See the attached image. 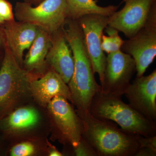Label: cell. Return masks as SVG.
<instances>
[{"label":"cell","instance_id":"obj_1","mask_svg":"<svg viewBox=\"0 0 156 156\" xmlns=\"http://www.w3.org/2000/svg\"><path fill=\"white\" fill-rule=\"evenodd\" d=\"M62 30L72 51L74 62L73 73L68 86L72 103L76 107L77 113L80 115L89 112L93 98L101 91V87L95 80L78 20L68 18Z\"/></svg>","mask_w":156,"mask_h":156},{"label":"cell","instance_id":"obj_2","mask_svg":"<svg viewBox=\"0 0 156 156\" xmlns=\"http://www.w3.org/2000/svg\"><path fill=\"white\" fill-rule=\"evenodd\" d=\"M79 116L83 127L82 136L97 156H135L139 150L141 136L126 132L110 120L95 118L89 112Z\"/></svg>","mask_w":156,"mask_h":156},{"label":"cell","instance_id":"obj_3","mask_svg":"<svg viewBox=\"0 0 156 156\" xmlns=\"http://www.w3.org/2000/svg\"><path fill=\"white\" fill-rule=\"evenodd\" d=\"M89 112L100 119L110 120L131 134L149 137L156 135V122L149 119L123 102L121 97L97 92L93 98Z\"/></svg>","mask_w":156,"mask_h":156},{"label":"cell","instance_id":"obj_4","mask_svg":"<svg viewBox=\"0 0 156 156\" xmlns=\"http://www.w3.org/2000/svg\"><path fill=\"white\" fill-rule=\"evenodd\" d=\"M32 80L6 43L0 67V121L31 95Z\"/></svg>","mask_w":156,"mask_h":156},{"label":"cell","instance_id":"obj_5","mask_svg":"<svg viewBox=\"0 0 156 156\" xmlns=\"http://www.w3.org/2000/svg\"><path fill=\"white\" fill-rule=\"evenodd\" d=\"M15 14L20 22L34 24L51 35L62 29L68 18L66 0H44L35 7L17 2Z\"/></svg>","mask_w":156,"mask_h":156},{"label":"cell","instance_id":"obj_6","mask_svg":"<svg viewBox=\"0 0 156 156\" xmlns=\"http://www.w3.org/2000/svg\"><path fill=\"white\" fill-rule=\"evenodd\" d=\"M55 135L64 144L76 147L83 135V122L69 101L62 96L53 98L47 105Z\"/></svg>","mask_w":156,"mask_h":156},{"label":"cell","instance_id":"obj_7","mask_svg":"<svg viewBox=\"0 0 156 156\" xmlns=\"http://www.w3.org/2000/svg\"><path fill=\"white\" fill-rule=\"evenodd\" d=\"M121 50L134 58L136 77L144 76L156 56V8L138 33L124 41Z\"/></svg>","mask_w":156,"mask_h":156},{"label":"cell","instance_id":"obj_8","mask_svg":"<svg viewBox=\"0 0 156 156\" xmlns=\"http://www.w3.org/2000/svg\"><path fill=\"white\" fill-rule=\"evenodd\" d=\"M136 72V65L131 55L121 50L108 54L101 85V92L122 97L130 86L131 78Z\"/></svg>","mask_w":156,"mask_h":156},{"label":"cell","instance_id":"obj_9","mask_svg":"<svg viewBox=\"0 0 156 156\" xmlns=\"http://www.w3.org/2000/svg\"><path fill=\"white\" fill-rule=\"evenodd\" d=\"M108 16L89 14L77 20L82 32L84 46L94 73L99 76L101 85L103 81L106 56L101 48L103 31L108 25Z\"/></svg>","mask_w":156,"mask_h":156},{"label":"cell","instance_id":"obj_10","mask_svg":"<svg viewBox=\"0 0 156 156\" xmlns=\"http://www.w3.org/2000/svg\"><path fill=\"white\" fill-rule=\"evenodd\" d=\"M125 5L109 17L108 26L122 33L128 39L134 37L145 25L156 8V0H123Z\"/></svg>","mask_w":156,"mask_h":156},{"label":"cell","instance_id":"obj_11","mask_svg":"<svg viewBox=\"0 0 156 156\" xmlns=\"http://www.w3.org/2000/svg\"><path fill=\"white\" fill-rule=\"evenodd\" d=\"M125 95L130 106L149 119L156 121V70L136 77Z\"/></svg>","mask_w":156,"mask_h":156},{"label":"cell","instance_id":"obj_12","mask_svg":"<svg viewBox=\"0 0 156 156\" xmlns=\"http://www.w3.org/2000/svg\"><path fill=\"white\" fill-rule=\"evenodd\" d=\"M52 36V44L46 57V63L68 84L72 76L74 67L72 51L62 29Z\"/></svg>","mask_w":156,"mask_h":156},{"label":"cell","instance_id":"obj_13","mask_svg":"<svg viewBox=\"0 0 156 156\" xmlns=\"http://www.w3.org/2000/svg\"><path fill=\"white\" fill-rule=\"evenodd\" d=\"M5 23L3 31L6 43L22 66L24 51L30 48L36 37L39 28L31 23L15 22L14 20Z\"/></svg>","mask_w":156,"mask_h":156},{"label":"cell","instance_id":"obj_14","mask_svg":"<svg viewBox=\"0 0 156 156\" xmlns=\"http://www.w3.org/2000/svg\"><path fill=\"white\" fill-rule=\"evenodd\" d=\"M67 84L56 72L51 69L41 78L32 81L31 95L43 106H47L50 101L57 96H62L72 103Z\"/></svg>","mask_w":156,"mask_h":156},{"label":"cell","instance_id":"obj_15","mask_svg":"<svg viewBox=\"0 0 156 156\" xmlns=\"http://www.w3.org/2000/svg\"><path fill=\"white\" fill-rule=\"evenodd\" d=\"M50 34L39 28L36 37L23 59L24 69L31 75L41 73L45 69L46 57L52 44Z\"/></svg>","mask_w":156,"mask_h":156},{"label":"cell","instance_id":"obj_16","mask_svg":"<svg viewBox=\"0 0 156 156\" xmlns=\"http://www.w3.org/2000/svg\"><path fill=\"white\" fill-rule=\"evenodd\" d=\"M40 119V114L34 108H19L0 121V131L8 134L30 130L38 124Z\"/></svg>","mask_w":156,"mask_h":156},{"label":"cell","instance_id":"obj_17","mask_svg":"<svg viewBox=\"0 0 156 156\" xmlns=\"http://www.w3.org/2000/svg\"><path fill=\"white\" fill-rule=\"evenodd\" d=\"M68 18L77 20L89 14H99L109 17L117 11L119 6L101 7L95 0H66Z\"/></svg>","mask_w":156,"mask_h":156},{"label":"cell","instance_id":"obj_18","mask_svg":"<svg viewBox=\"0 0 156 156\" xmlns=\"http://www.w3.org/2000/svg\"><path fill=\"white\" fill-rule=\"evenodd\" d=\"M105 30L108 36L102 35L101 48L104 52L108 54L121 50L124 41L119 35V31L108 26Z\"/></svg>","mask_w":156,"mask_h":156},{"label":"cell","instance_id":"obj_19","mask_svg":"<svg viewBox=\"0 0 156 156\" xmlns=\"http://www.w3.org/2000/svg\"><path fill=\"white\" fill-rule=\"evenodd\" d=\"M36 152V148L33 144L28 141L14 145L10 151L11 156H30Z\"/></svg>","mask_w":156,"mask_h":156},{"label":"cell","instance_id":"obj_20","mask_svg":"<svg viewBox=\"0 0 156 156\" xmlns=\"http://www.w3.org/2000/svg\"><path fill=\"white\" fill-rule=\"evenodd\" d=\"M72 147V146H71ZM74 154L76 156H97L93 147L82 136L76 146L72 147Z\"/></svg>","mask_w":156,"mask_h":156},{"label":"cell","instance_id":"obj_21","mask_svg":"<svg viewBox=\"0 0 156 156\" xmlns=\"http://www.w3.org/2000/svg\"><path fill=\"white\" fill-rule=\"evenodd\" d=\"M0 17L5 22L14 20L12 6L7 0H0Z\"/></svg>","mask_w":156,"mask_h":156},{"label":"cell","instance_id":"obj_22","mask_svg":"<svg viewBox=\"0 0 156 156\" xmlns=\"http://www.w3.org/2000/svg\"><path fill=\"white\" fill-rule=\"evenodd\" d=\"M139 143L140 149L147 148L156 152V135L149 137L140 136Z\"/></svg>","mask_w":156,"mask_h":156},{"label":"cell","instance_id":"obj_23","mask_svg":"<svg viewBox=\"0 0 156 156\" xmlns=\"http://www.w3.org/2000/svg\"><path fill=\"white\" fill-rule=\"evenodd\" d=\"M156 152L147 148H141L137 151L135 156H155Z\"/></svg>","mask_w":156,"mask_h":156},{"label":"cell","instance_id":"obj_24","mask_svg":"<svg viewBox=\"0 0 156 156\" xmlns=\"http://www.w3.org/2000/svg\"><path fill=\"white\" fill-rule=\"evenodd\" d=\"M49 156H62L63 155L61 152L59 151L56 148H53L50 149L49 151Z\"/></svg>","mask_w":156,"mask_h":156},{"label":"cell","instance_id":"obj_25","mask_svg":"<svg viewBox=\"0 0 156 156\" xmlns=\"http://www.w3.org/2000/svg\"><path fill=\"white\" fill-rule=\"evenodd\" d=\"M2 38H1V36H0V48L2 47Z\"/></svg>","mask_w":156,"mask_h":156},{"label":"cell","instance_id":"obj_26","mask_svg":"<svg viewBox=\"0 0 156 156\" xmlns=\"http://www.w3.org/2000/svg\"><path fill=\"white\" fill-rule=\"evenodd\" d=\"M5 21L3 20L2 18H1V17H0V24H2V23H5Z\"/></svg>","mask_w":156,"mask_h":156},{"label":"cell","instance_id":"obj_27","mask_svg":"<svg viewBox=\"0 0 156 156\" xmlns=\"http://www.w3.org/2000/svg\"><path fill=\"white\" fill-rule=\"evenodd\" d=\"M33 1H34V2H42V1H44V0H33Z\"/></svg>","mask_w":156,"mask_h":156},{"label":"cell","instance_id":"obj_28","mask_svg":"<svg viewBox=\"0 0 156 156\" xmlns=\"http://www.w3.org/2000/svg\"><path fill=\"white\" fill-rule=\"evenodd\" d=\"M2 59L1 60V59H0V67H1V64H2Z\"/></svg>","mask_w":156,"mask_h":156}]
</instances>
